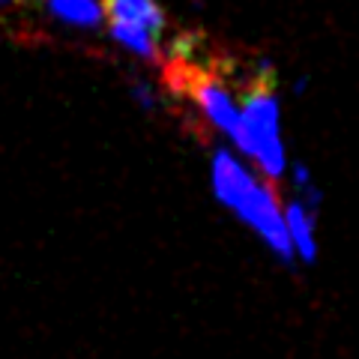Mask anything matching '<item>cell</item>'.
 I'll list each match as a JSON object with an SVG mask.
<instances>
[{"instance_id":"obj_1","label":"cell","mask_w":359,"mask_h":359,"mask_svg":"<svg viewBox=\"0 0 359 359\" xmlns=\"http://www.w3.org/2000/svg\"><path fill=\"white\" fill-rule=\"evenodd\" d=\"M210 177H212V192H216L219 204L228 207L231 212H237V219L249 224L282 261H294L297 252L287 233L285 210L261 180L240 159H233V153L222 147L212 153Z\"/></svg>"},{"instance_id":"obj_2","label":"cell","mask_w":359,"mask_h":359,"mask_svg":"<svg viewBox=\"0 0 359 359\" xmlns=\"http://www.w3.org/2000/svg\"><path fill=\"white\" fill-rule=\"evenodd\" d=\"M245 159L257 165L264 177L285 174V147L278 132V99L264 81V72L240 93V147Z\"/></svg>"},{"instance_id":"obj_3","label":"cell","mask_w":359,"mask_h":359,"mask_svg":"<svg viewBox=\"0 0 359 359\" xmlns=\"http://www.w3.org/2000/svg\"><path fill=\"white\" fill-rule=\"evenodd\" d=\"M102 13L111 39L120 48L144 60L159 54L168 18L156 0H102Z\"/></svg>"},{"instance_id":"obj_4","label":"cell","mask_w":359,"mask_h":359,"mask_svg":"<svg viewBox=\"0 0 359 359\" xmlns=\"http://www.w3.org/2000/svg\"><path fill=\"white\" fill-rule=\"evenodd\" d=\"M45 18L69 30H96L105 25L102 0H39Z\"/></svg>"},{"instance_id":"obj_5","label":"cell","mask_w":359,"mask_h":359,"mask_svg":"<svg viewBox=\"0 0 359 359\" xmlns=\"http://www.w3.org/2000/svg\"><path fill=\"white\" fill-rule=\"evenodd\" d=\"M285 222H287V233H290V243H294V252L306 264H314V257H318V240H314L311 207L306 201H290L285 207Z\"/></svg>"},{"instance_id":"obj_6","label":"cell","mask_w":359,"mask_h":359,"mask_svg":"<svg viewBox=\"0 0 359 359\" xmlns=\"http://www.w3.org/2000/svg\"><path fill=\"white\" fill-rule=\"evenodd\" d=\"M18 4H25V0H0V9H6V6H18Z\"/></svg>"}]
</instances>
